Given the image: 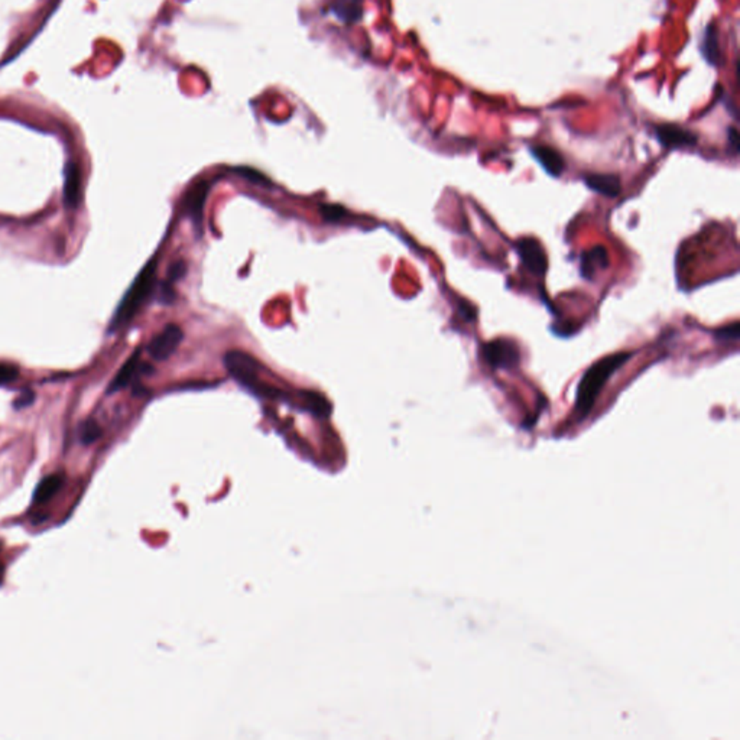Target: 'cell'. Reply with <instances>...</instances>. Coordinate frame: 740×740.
<instances>
[{"label": "cell", "instance_id": "7a4b0ae2", "mask_svg": "<svg viewBox=\"0 0 740 740\" xmlns=\"http://www.w3.org/2000/svg\"><path fill=\"white\" fill-rule=\"evenodd\" d=\"M155 276H156V260L152 259L149 264L142 269V272L137 275L135 282L126 292L122 302L119 304L117 311L113 317L110 330L116 331L121 327L126 325L132 321V318L136 316V313L140 309L151 295L154 285H155Z\"/></svg>", "mask_w": 740, "mask_h": 740}, {"label": "cell", "instance_id": "277c9868", "mask_svg": "<svg viewBox=\"0 0 740 740\" xmlns=\"http://www.w3.org/2000/svg\"><path fill=\"white\" fill-rule=\"evenodd\" d=\"M482 356L486 363L495 369H513L520 362L518 344L508 339H497L483 344Z\"/></svg>", "mask_w": 740, "mask_h": 740}, {"label": "cell", "instance_id": "30bf717a", "mask_svg": "<svg viewBox=\"0 0 740 740\" xmlns=\"http://www.w3.org/2000/svg\"><path fill=\"white\" fill-rule=\"evenodd\" d=\"M609 267V253L603 246H596L583 252L580 257V274L586 279H591L599 269Z\"/></svg>", "mask_w": 740, "mask_h": 740}, {"label": "cell", "instance_id": "4fadbf2b", "mask_svg": "<svg viewBox=\"0 0 740 740\" xmlns=\"http://www.w3.org/2000/svg\"><path fill=\"white\" fill-rule=\"evenodd\" d=\"M208 188H210L208 182H206V181L199 182L193 189H191L188 199L185 200L187 213L189 214V217L196 222V224L201 223L203 208H204L206 199H207V194H208Z\"/></svg>", "mask_w": 740, "mask_h": 740}, {"label": "cell", "instance_id": "e0dca14e", "mask_svg": "<svg viewBox=\"0 0 740 740\" xmlns=\"http://www.w3.org/2000/svg\"><path fill=\"white\" fill-rule=\"evenodd\" d=\"M102 437V428L94 419H87L80 428V440L83 444L88 445L97 441Z\"/></svg>", "mask_w": 740, "mask_h": 740}, {"label": "cell", "instance_id": "6da1fadb", "mask_svg": "<svg viewBox=\"0 0 740 740\" xmlns=\"http://www.w3.org/2000/svg\"><path fill=\"white\" fill-rule=\"evenodd\" d=\"M632 356L633 353L631 351L609 354L584 372L581 380L579 382L576 393V412L580 417L588 415L609 379L626 362H629Z\"/></svg>", "mask_w": 740, "mask_h": 740}, {"label": "cell", "instance_id": "ba28073f", "mask_svg": "<svg viewBox=\"0 0 740 740\" xmlns=\"http://www.w3.org/2000/svg\"><path fill=\"white\" fill-rule=\"evenodd\" d=\"M530 151H531V155L537 159V162L542 166L548 175L556 177V178L561 177V174L565 170V161L557 149L551 147H546V145H538V147H532Z\"/></svg>", "mask_w": 740, "mask_h": 740}, {"label": "cell", "instance_id": "52a82bcc", "mask_svg": "<svg viewBox=\"0 0 740 740\" xmlns=\"http://www.w3.org/2000/svg\"><path fill=\"white\" fill-rule=\"evenodd\" d=\"M654 133L661 145L666 149L689 148L697 143V135L678 125H658L654 128Z\"/></svg>", "mask_w": 740, "mask_h": 740}, {"label": "cell", "instance_id": "9c48e42d", "mask_svg": "<svg viewBox=\"0 0 740 740\" xmlns=\"http://www.w3.org/2000/svg\"><path fill=\"white\" fill-rule=\"evenodd\" d=\"M583 181L590 189L609 199L617 197L622 189L620 178L614 174H587L583 177Z\"/></svg>", "mask_w": 740, "mask_h": 740}, {"label": "cell", "instance_id": "d4e9b609", "mask_svg": "<svg viewBox=\"0 0 740 740\" xmlns=\"http://www.w3.org/2000/svg\"><path fill=\"white\" fill-rule=\"evenodd\" d=\"M729 142H730L733 151L737 152L739 151V136H737V130L734 128L729 129Z\"/></svg>", "mask_w": 740, "mask_h": 740}, {"label": "cell", "instance_id": "cb8c5ba5", "mask_svg": "<svg viewBox=\"0 0 740 740\" xmlns=\"http://www.w3.org/2000/svg\"><path fill=\"white\" fill-rule=\"evenodd\" d=\"M459 311L462 313V316H463L464 320H467V321H473V320H476V313H474V309H473V305H470L469 302H466V301H460Z\"/></svg>", "mask_w": 740, "mask_h": 740}, {"label": "cell", "instance_id": "8992f818", "mask_svg": "<svg viewBox=\"0 0 740 740\" xmlns=\"http://www.w3.org/2000/svg\"><path fill=\"white\" fill-rule=\"evenodd\" d=\"M184 339V332L177 324H168L148 346V353L155 361L162 362L173 356Z\"/></svg>", "mask_w": 740, "mask_h": 740}, {"label": "cell", "instance_id": "ffe728a7", "mask_svg": "<svg viewBox=\"0 0 740 740\" xmlns=\"http://www.w3.org/2000/svg\"><path fill=\"white\" fill-rule=\"evenodd\" d=\"M236 173H237L238 175L245 177L248 181H250V182H253V184H257V185H267V187L271 185L269 181H268L264 175L259 174L257 171L250 170V168H238V170H236Z\"/></svg>", "mask_w": 740, "mask_h": 740}, {"label": "cell", "instance_id": "44dd1931", "mask_svg": "<svg viewBox=\"0 0 740 740\" xmlns=\"http://www.w3.org/2000/svg\"><path fill=\"white\" fill-rule=\"evenodd\" d=\"M18 375L19 372L16 368L8 366V365H0V385H6L9 384V382L16 380Z\"/></svg>", "mask_w": 740, "mask_h": 740}, {"label": "cell", "instance_id": "7402d4cb", "mask_svg": "<svg viewBox=\"0 0 740 740\" xmlns=\"http://www.w3.org/2000/svg\"><path fill=\"white\" fill-rule=\"evenodd\" d=\"M34 399H35L34 392H32V391H25V392H23V393L15 401L13 407H15L16 410L27 408V407H29V405L34 402Z\"/></svg>", "mask_w": 740, "mask_h": 740}, {"label": "cell", "instance_id": "7c38bea8", "mask_svg": "<svg viewBox=\"0 0 740 740\" xmlns=\"http://www.w3.org/2000/svg\"><path fill=\"white\" fill-rule=\"evenodd\" d=\"M700 51L704 57V60L710 65H720L722 64V50L719 43V34L714 25H708L704 29L701 42H700Z\"/></svg>", "mask_w": 740, "mask_h": 740}, {"label": "cell", "instance_id": "3957f363", "mask_svg": "<svg viewBox=\"0 0 740 740\" xmlns=\"http://www.w3.org/2000/svg\"><path fill=\"white\" fill-rule=\"evenodd\" d=\"M224 366L229 373L242 385L259 391V370L260 365L253 357L243 351H229L224 356Z\"/></svg>", "mask_w": 740, "mask_h": 740}, {"label": "cell", "instance_id": "2e32d148", "mask_svg": "<svg viewBox=\"0 0 740 740\" xmlns=\"http://www.w3.org/2000/svg\"><path fill=\"white\" fill-rule=\"evenodd\" d=\"M64 485V477L61 474H53L48 476L38 485L35 493H34V502L35 504H45L48 500H51L55 493L62 487Z\"/></svg>", "mask_w": 740, "mask_h": 740}, {"label": "cell", "instance_id": "5b68a950", "mask_svg": "<svg viewBox=\"0 0 740 740\" xmlns=\"http://www.w3.org/2000/svg\"><path fill=\"white\" fill-rule=\"evenodd\" d=\"M516 253L525 269L537 276H544L548 271V257L542 245L535 237H522L515 243Z\"/></svg>", "mask_w": 740, "mask_h": 740}, {"label": "cell", "instance_id": "8fae6325", "mask_svg": "<svg viewBox=\"0 0 740 740\" xmlns=\"http://www.w3.org/2000/svg\"><path fill=\"white\" fill-rule=\"evenodd\" d=\"M81 197V174L76 163H68L65 168L64 181V203L67 207L74 208L79 206Z\"/></svg>", "mask_w": 740, "mask_h": 740}, {"label": "cell", "instance_id": "d6986e66", "mask_svg": "<svg viewBox=\"0 0 740 740\" xmlns=\"http://www.w3.org/2000/svg\"><path fill=\"white\" fill-rule=\"evenodd\" d=\"M320 210H321V216L330 223L342 222L347 216V211L340 206L327 204V206H321Z\"/></svg>", "mask_w": 740, "mask_h": 740}, {"label": "cell", "instance_id": "5bb4252c", "mask_svg": "<svg viewBox=\"0 0 740 740\" xmlns=\"http://www.w3.org/2000/svg\"><path fill=\"white\" fill-rule=\"evenodd\" d=\"M331 12L343 22H357L363 15V0H334Z\"/></svg>", "mask_w": 740, "mask_h": 740}, {"label": "cell", "instance_id": "ac0fdd59", "mask_svg": "<svg viewBox=\"0 0 740 740\" xmlns=\"http://www.w3.org/2000/svg\"><path fill=\"white\" fill-rule=\"evenodd\" d=\"M714 337L718 339L719 342H725V343L737 342L739 337H740V324H739V321H734L730 325H726L723 328L715 330L714 331Z\"/></svg>", "mask_w": 740, "mask_h": 740}, {"label": "cell", "instance_id": "603a6c76", "mask_svg": "<svg viewBox=\"0 0 740 740\" xmlns=\"http://www.w3.org/2000/svg\"><path fill=\"white\" fill-rule=\"evenodd\" d=\"M185 269H187V267H185V264H184V262H182V260H178V262H175V264H173V265H171V268H170V272H168V275H170V279H168V282H170V283H173L174 281L180 279V278H181V276H182V275L185 274Z\"/></svg>", "mask_w": 740, "mask_h": 740}, {"label": "cell", "instance_id": "9a60e30c", "mask_svg": "<svg viewBox=\"0 0 740 740\" xmlns=\"http://www.w3.org/2000/svg\"><path fill=\"white\" fill-rule=\"evenodd\" d=\"M139 365H140V351L137 350L130 356V359L122 366V369L117 372L116 377L113 379V382L109 386V392H117V391L126 388L133 380L139 369Z\"/></svg>", "mask_w": 740, "mask_h": 740}]
</instances>
